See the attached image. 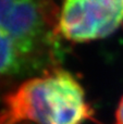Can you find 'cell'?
I'll list each match as a JSON object with an SVG mask.
<instances>
[{
    "label": "cell",
    "mask_w": 123,
    "mask_h": 124,
    "mask_svg": "<svg viewBox=\"0 0 123 124\" xmlns=\"http://www.w3.org/2000/svg\"><path fill=\"white\" fill-rule=\"evenodd\" d=\"M59 65V58L23 45L0 32V90Z\"/></svg>",
    "instance_id": "277c9868"
},
{
    "label": "cell",
    "mask_w": 123,
    "mask_h": 124,
    "mask_svg": "<svg viewBox=\"0 0 123 124\" xmlns=\"http://www.w3.org/2000/svg\"><path fill=\"white\" fill-rule=\"evenodd\" d=\"M59 7L54 0H0V32L59 57Z\"/></svg>",
    "instance_id": "7a4b0ae2"
},
{
    "label": "cell",
    "mask_w": 123,
    "mask_h": 124,
    "mask_svg": "<svg viewBox=\"0 0 123 124\" xmlns=\"http://www.w3.org/2000/svg\"><path fill=\"white\" fill-rule=\"evenodd\" d=\"M93 114L78 79L57 65L22 81L4 95L0 124H83Z\"/></svg>",
    "instance_id": "6da1fadb"
},
{
    "label": "cell",
    "mask_w": 123,
    "mask_h": 124,
    "mask_svg": "<svg viewBox=\"0 0 123 124\" xmlns=\"http://www.w3.org/2000/svg\"><path fill=\"white\" fill-rule=\"evenodd\" d=\"M123 24V0H62L59 35L71 43H89L110 36Z\"/></svg>",
    "instance_id": "3957f363"
},
{
    "label": "cell",
    "mask_w": 123,
    "mask_h": 124,
    "mask_svg": "<svg viewBox=\"0 0 123 124\" xmlns=\"http://www.w3.org/2000/svg\"><path fill=\"white\" fill-rule=\"evenodd\" d=\"M115 124H123V96L119 101V105L115 110Z\"/></svg>",
    "instance_id": "5b68a950"
}]
</instances>
